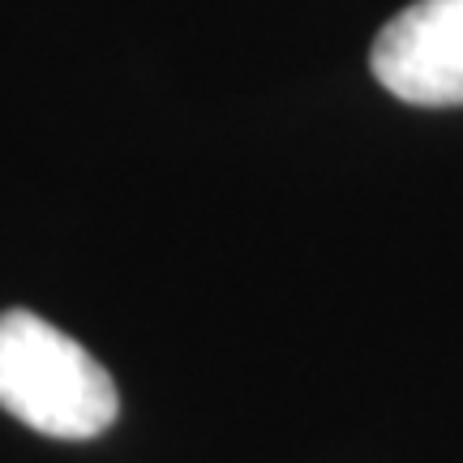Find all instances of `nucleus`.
I'll return each mask as SVG.
<instances>
[{"label":"nucleus","mask_w":463,"mask_h":463,"mask_svg":"<svg viewBox=\"0 0 463 463\" xmlns=\"http://www.w3.org/2000/svg\"><path fill=\"white\" fill-rule=\"evenodd\" d=\"M0 408L43 438L86 442L120 412L112 373L31 309L0 314Z\"/></svg>","instance_id":"f257e3e1"},{"label":"nucleus","mask_w":463,"mask_h":463,"mask_svg":"<svg viewBox=\"0 0 463 463\" xmlns=\"http://www.w3.org/2000/svg\"><path fill=\"white\" fill-rule=\"evenodd\" d=\"M369 65L412 108L463 103V0H412L382 26Z\"/></svg>","instance_id":"f03ea898"}]
</instances>
